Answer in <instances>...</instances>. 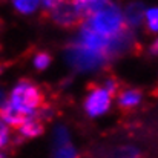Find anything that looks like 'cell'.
I'll use <instances>...</instances> for the list:
<instances>
[{
	"label": "cell",
	"instance_id": "1",
	"mask_svg": "<svg viewBox=\"0 0 158 158\" xmlns=\"http://www.w3.org/2000/svg\"><path fill=\"white\" fill-rule=\"evenodd\" d=\"M135 43L126 26L123 9L110 0L86 15L66 48V61L77 72H92L110 63Z\"/></svg>",
	"mask_w": 158,
	"mask_h": 158
},
{
	"label": "cell",
	"instance_id": "2",
	"mask_svg": "<svg viewBox=\"0 0 158 158\" xmlns=\"http://www.w3.org/2000/svg\"><path fill=\"white\" fill-rule=\"evenodd\" d=\"M42 89L29 80H20L8 94V100L0 109V118L12 129L22 126L28 118L35 117L43 105Z\"/></svg>",
	"mask_w": 158,
	"mask_h": 158
},
{
	"label": "cell",
	"instance_id": "3",
	"mask_svg": "<svg viewBox=\"0 0 158 158\" xmlns=\"http://www.w3.org/2000/svg\"><path fill=\"white\" fill-rule=\"evenodd\" d=\"M112 98H114V92H110L105 85L94 86L89 89L85 98V112L92 118L102 117L110 109Z\"/></svg>",
	"mask_w": 158,
	"mask_h": 158
},
{
	"label": "cell",
	"instance_id": "4",
	"mask_svg": "<svg viewBox=\"0 0 158 158\" xmlns=\"http://www.w3.org/2000/svg\"><path fill=\"white\" fill-rule=\"evenodd\" d=\"M51 15L55 23H58L60 26H64V28H71L81 20L80 15L77 14V11L74 9V6L71 5V2H68V0L64 3H61L58 8H55L54 11H51Z\"/></svg>",
	"mask_w": 158,
	"mask_h": 158
},
{
	"label": "cell",
	"instance_id": "5",
	"mask_svg": "<svg viewBox=\"0 0 158 158\" xmlns=\"http://www.w3.org/2000/svg\"><path fill=\"white\" fill-rule=\"evenodd\" d=\"M144 11H146V8H144V5L141 2H132V3H129L124 8V11H123L124 23H126V26L131 31H134L138 26H141L143 19H144Z\"/></svg>",
	"mask_w": 158,
	"mask_h": 158
},
{
	"label": "cell",
	"instance_id": "6",
	"mask_svg": "<svg viewBox=\"0 0 158 158\" xmlns=\"http://www.w3.org/2000/svg\"><path fill=\"white\" fill-rule=\"evenodd\" d=\"M19 135L22 138H37L39 135H42L45 132V123L43 120H40L37 115L28 118L22 126L17 127Z\"/></svg>",
	"mask_w": 158,
	"mask_h": 158
},
{
	"label": "cell",
	"instance_id": "7",
	"mask_svg": "<svg viewBox=\"0 0 158 158\" xmlns=\"http://www.w3.org/2000/svg\"><path fill=\"white\" fill-rule=\"evenodd\" d=\"M109 0H71V5L80 15V19H85L86 15L92 14L98 8H102Z\"/></svg>",
	"mask_w": 158,
	"mask_h": 158
},
{
	"label": "cell",
	"instance_id": "8",
	"mask_svg": "<svg viewBox=\"0 0 158 158\" xmlns=\"http://www.w3.org/2000/svg\"><path fill=\"white\" fill-rule=\"evenodd\" d=\"M117 103L121 109H132L141 103V92L138 89H124L118 94Z\"/></svg>",
	"mask_w": 158,
	"mask_h": 158
},
{
	"label": "cell",
	"instance_id": "9",
	"mask_svg": "<svg viewBox=\"0 0 158 158\" xmlns=\"http://www.w3.org/2000/svg\"><path fill=\"white\" fill-rule=\"evenodd\" d=\"M143 23H144V26L149 32L158 34V6L146 8Z\"/></svg>",
	"mask_w": 158,
	"mask_h": 158
},
{
	"label": "cell",
	"instance_id": "10",
	"mask_svg": "<svg viewBox=\"0 0 158 158\" xmlns=\"http://www.w3.org/2000/svg\"><path fill=\"white\" fill-rule=\"evenodd\" d=\"M12 5L20 14L29 15L40 8V0H12Z\"/></svg>",
	"mask_w": 158,
	"mask_h": 158
},
{
	"label": "cell",
	"instance_id": "11",
	"mask_svg": "<svg viewBox=\"0 0 158 158\" xmlns=\"http://www.w3.org/2000/svg\"><path fill=\"white\" fill-rule=\"evenodd\" d=\"M51 158H78V154L71 141V143H64L60 146H52V157Z\"/></svg>",
	"mask_w": 158,
	"mask_h": 158
},
{
	"label": "cell",
	"instance_id": "12",
	"mask_svg": "<svg viewBox=\"0 0 158 158\" xmlns=\"http://www.w3.org/2000/svg\"><path fill=\"white\" fill-rule=\"evenodd\" d=\"M64 143H71V134L68 131V127L64 126H57L54 129L52 135V146H60Z\"/></svg>",
	"mask_w": 158,
	"mask_h": 158
},
{
	"label": "cell",
	"instance_id": "13",
	"mask_svg": "<svg viewBox=\"0 0 158 158\" xmlns=\"http://www.w3.org/2000/svg\"><path fill=\"white\" fill-rule=\"evenodd\" d=\"M32 64H34L35 69H39V71H45V69L51 64V55L46 54V52L35 54L34 58H32Z\"/></svg>",
	"mask_w": 158,
	"mask_h": 158
},
{
	"label": "cell",
	"instance_id": "14",
	"mask_svg": "<svg viewBox=\"0 0 158 158\" xmlns=\"http://www.w3.org/2000/svg\"><path fill=\"white\" fill-rule=\"evenodd\" d=\"M11 141V127L0 118V151L5 149Z\"/></svg>",
	"mask_w": 158,
	"mask_h": 158
},
{
	"label": "cell",
	"instance_id": "15",
	"mask_svg": "<svg viewBox=\"0 0 158 158\" xmlns=\"http://www.w3.org/2000/svg\"><path fill=\"white\" fill-rule=\"evenodd\" d=\"M138 149L132 148V146H124L121 149L117 151L115 154V158H138Z\"/></svg>",
	"mask_w": 158,
	"mask_h": 158
},
{
	"label": "cell",
	"instance_id": "16",
	"mask_svg": "<svg viewBox=\"0 0 158 158\" xmlns=\"http://www.w3.org/2000/svg\"><path fill=\"white\" fill-rule=\"evenodd\" d=\"M66 0H40V6L46 11H54L55 8H58L61 3H64Z\"/></svg>",
	"mask_w": 158,
	"mask_h": 158
},
{
	"label": "cell",
	"instance_id": "17",
	"mask_svg": "<svg viewBox=\"0 0 158 158\" xmlns=\"http://www.w3.org/2000/svg\"><path fill=\"white\" fill-rule=\"evenodd\" d=\"M6 100H8V94L5 92V89H2V88H0V109L5 106Z\"/></svg>",
	"mask_w": 158,
	"mask_h": 158
},
{
	"label": "cell",
	"instance_id": "18",
	"mask_svg": "<svg viewBox=\"0 0 158 158\" xmlns=\"http://www.w3.org/2000/svg\"><path fill=\"white\" fill-rule=\"evenodd\" d=\"M151 52L154 54V55H158V37L155 39V42H154L152 46H151Z\"/></svg>",
	"mask_w": 158,
	"mask_h": 158
},
{
	"label": "cell",
	"instance_id": "19",
	"mask_svg": "<svg viewBox=\"0 0 158 158\" xmlns=\"http://www.w3.org/2000/svg\"><path fill=\"white\" fill-rule=\"evenodd\" d=\"M0 158H6L5 157V154H2V152H0Z\"/></svg>",
	"mask_w": 158,
	"mask_h": 158
},
{
	"label": "cell",
	"instance_id": "20",
	"mask_svg": "<svg viewBox=\"0 0 158 158\" xmlns=\"http://www.w3.org/2000/svg\"><path fill=\"white\" fill-rule=\"evenodd\" d=\"M0 74H2V69H0Z\"/></svg>",
	"mask_w": 158,
	"mask_h": 158
}]
</instances>
